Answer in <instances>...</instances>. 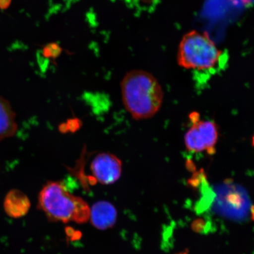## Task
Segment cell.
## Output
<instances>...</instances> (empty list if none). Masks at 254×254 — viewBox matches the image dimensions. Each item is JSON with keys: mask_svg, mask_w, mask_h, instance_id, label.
<instances>
[{"mask_svg": "<svg viewBox=\"0 0 254 254\" xmlns=\"http://www.w3.org/2000/svg\"><path fill=\"white\" fill-rule=\"evenodd\" d=\"M38 207L52 221L84 224L90 220L87 202L69 193L60 182H49L43 186L38 198Z\"/></svg>", "mask_w": 254, "mask_h": 254, "instance_id": "obj_2", "label": "cell"}, {"mask_svg": "<svg viewBox=\"0 0 254 254\" xmlns=\"http://www.w3.org/2000/svg\"><path fill=\"white\" fill-rule=\"evenodd\" d=\"M124 106L135 120L151 118L160 110L164 92L151 73L134 69L127 73L121 82Z\"/></svg>", "mask_w": 254, "mask_h": 254, "instance_id": "obj_1", "label": "cell"}, {"mask_svg": "<svg viewBox=\"0 0 254 254\" xmlns=\"http://www.w3.org/2000/svg\"><path fill=\"white\" fill-rule=\"evenodd\" d=\"M252 144H253V147H254V135H253V139H252Z\"/></svg>", "mask_w": 254, "mask_h": 254, "instance_id": "obj_10", "label": "cell"}, {"mask_svg": "<svg viewBox=\"0 0 254 254\" xmlns=\"http://www.w3.org/2000/svg\"><path fill=\"white\" fill-rule=\"evenodd\" d=\"M117 211L113 204L106 201H100L90 208V220L92 225L100 230H106L115 224Z\"/></svg>", "mask_w": 254, "mask_h": 254, "instance_id": "obj_7", "label": "cell"}, {"mask_svg": "<svg viewBox=\"0 0 254 254\" xmlns=\"http://www.w3.org/2000/svg\"><path fill=\"white\" fill-rule=\"evenodd\" d=\"M17 129V124L11 104L0 96V141L13 136Z\"/></svg>", "mask_w": 254, "mask_h": 254, "instance_id": "obj_8", "label": "cell"}, {"mask_svg": "<svg viewBox=\"0 0 254 254\" xmlns=\"http://www.w3.org/2000/svg\"><path fill=\"white\" fill-rule=\"evenodd\" d=\"M134 1L144 3V4H150L154 0H134Z\"/></svg>", "mask_w": 254, "mask_h": 254, "instance_id": "obj_9", "label": "cell"}, {"mask_svg": "<svg viewBox=\"0 0 254 254\" xmlns=\"http://www.w3.org/2000/svg\"><path fill=\"white\" fill-rule=\"evenodd\" d=\"M122 161L109 152H102L94 157L91 171L94 179L103 185L115 183L122 176Z\"/></svg>", "mask_w": 254, "mask_h": 254, "instance_id": "obj_5", "label": "cell"}, {"mask_svg": "<svg viewBox=\"0 0 254 254\" xmlns=\"http://www.w3.org/2000/svg\"><path fill=\"white\" fill-rule=\"evenodd\" d=\"M221 54L208 34L193 30L187 33L181 41L178 63L187 69L207 70L217 65Z\"/></svg>", "mask_w": 254, "mask_h": 254, "instance_id": "obj_3", "label": "cell"}, {"mask_svg": "<svg viewBox=\"0 0 254 254\" xmlns=\"http://www.w3.org/2000/svg\"><path fill=\"white\" fill-rule=\"evenodd\" d=\"M190 119L191 126L184 136L187 150L193 153L213 154L218 138L217 125L210 120H201L198 113L190 114Z\"/></svg>", "mask_w": 254, "mask_h": 254, "instance_id": "obj_4", "label": "cell"}, {"mask_svg": "<svg viewBox=\"0 0 254 254\" xmlns=\"http://www.w3.org/2000/svg\"><path fill=\"white\" fill-rule=\"evenodd\" d=\"M3 208L9 217L18 219L24 217L29 212L31 201L25 193L13 189L6 194L3 201Z\"/></svg>", "mask_w": 254, "mask_h": 254, "instance_id": "obj_6", "label": "cell"}]
</instances>
